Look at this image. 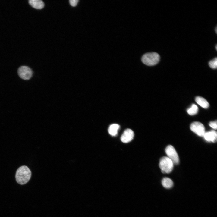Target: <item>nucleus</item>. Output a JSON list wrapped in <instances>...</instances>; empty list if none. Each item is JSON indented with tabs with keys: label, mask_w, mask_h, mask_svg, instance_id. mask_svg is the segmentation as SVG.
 I'll list each match as a JSON object with an SVG mask.
<instances>
[{
	"label": "nucleus",
	"mask_w": 217,
	"mask_h": 217,
	"mask_svg": "<svg viewBox=\"0 0 217 217\" xmlns=\"http://www.w3.org/2000/svg\"><path fill=\"white\" fill-rule=\"evenodd\" d=\"M31 175V171L28 167L23 165L20 167L17 170L15 178L17 182L19 184L23 185L28 182Z\"/></svg>",
	"instance_id": "1"
},
{
	"label": "nucleus",
	"mask_w": 217,
	"mask_h": 217,
	"mask_svg": "<svg viewBox=\"0 0 217 217\" xmlns=\"http://www.w3.org/2000/svg\"><path fill=\"white\" fill-rule=\"evenodd\" d=\"M160 59L159 55L155 52L146 53L142 56L141 61L146 65L152 66L156 65Z\"/></svg>",
	"instance_id": "2"
},
{
	"label": "nucleus",
	"mask_w": 217,
	"mask_h": 217,
	"mask_svg": "<svg viewBox=\"0 0 217 217\" xmlns=\"http://www.w3.org/2000/svg\"><path fill=\"white\" fill-rule=\"evenodd\" d=\"M173 165L172 162L168 157L164 156L160 159L159 165L163 173L171 172L173 170Z\"/></svg>",
	"instance_id": "3"
},
{
	"label": "nucleus",
	"mask_w": 217,
	"mask_h": 217,
	"mask_svg": "<svg viewBox=\"0 0 217 217\" xmlns=\"http://www.w3.org/2000/svg\"><path fill=\"white\" fill-rule=\"evenodd\" d=\"M165 153L169 158L175 165L178 164L179 162L177 153L174 148L171 145H168L165 149Z\"/></svg>",
	"instance_id": "4"
},
{
	"label": "nucleus",
	"mask_w": 217,
	"mask_h": 217,
	"mask_svg": "<svg viewBox=\"0 0 217 217\" xmlns=\"http://www.w3.org/2000/svg\"><path fill=\"white\" fill-rule=\"evenodd\" d=\"M19 76L24 80H28L32 76L33 72L31 69L28 67L22 66L20 67L18 70Z\"/></svg>",
	"instance_id": "5"
},
{
	"label": "nucleus",
	"mask_w": 217,
	"mask_h": 217,
	"mask_svg": "<svg viewBox=\"0 0 217 217\" xmlns=\"http://www.w3.org/2000/svg\"><path fill=\"white\" fill-rule=\"evenodd\" d=\"M191 130L199 136H203L205 133V129L203 125L201 123L195 121L190 125Z\"/></svg>",
	"instance_id": "6"
},
{
	"label": "nucleus",
	"mask_w": 217,
	"mask_h": 217,
	"mask_svg": "<svg viewBox=\"0 0 217 217\" xmlns=\"http://www.w3.org/2000/svg\"><path fill=\"white\" fill-rule=\"evenodd\" d=\"M134 136L133 131L130 129H127L124 131L122 134L121 140L123 143H127L133 139Z\"/></svg>",
	"instance_id": "7"
},
{
	"label": "nucleus",
	"mask_w": 217,
	"mask_h": 217,
	"mask_svg": "<svg viewBox=\"0 0 217 217\" xmlns=\"http://www.w3.org/2000/svg\"><path fill=\"white\" fill-rule=\"evenodd\" d=\"M203 137L208 142L215 143L217 141V132L214 130L205 132Z\"/></svg>",
	"instance_id": "8"
},
{
	"label": "nucleus",
	"mask_w": 217,
	"mask_h": 217,
	"mask_svg": "<svg viewBox=\"0 0 217 217\" xmlns=\"http://www.w3.org/2000/svg\"><path fill=\"white\" fill-rule=\"evenodd\" d=\"M29 3L33 8L38 9H42L44 6V2L41 0H29Z\"/></svg>",
	"instance_id": "9"
},
{
	"label": "nucleus",
	"mask_w": 217,
	"mask_h": 217,
	"mask_svg": "<svg viewBox=\"0 0 217 217\" xmlns=\"http://www.w3.org/2000/svg\"><path fill=\"white\" fill-rule=\"evenodd\" d=\"M195 100L197 104L203 108H207L209 106V104L208 101L202 97L197 96L196 97Z\"/></svg>",
	"instance_id": "10"
},
{
	"label": "nucleus",
	"mask_w": 217,
	"mask_h": 217,
	"mask_svg": "<svg viewBox=\"0 0 217 217\" xmlns=\"http://www.w3.org/2000/svg\"><path fill=\"white\" fill-rule=\"evenodd\" d=\"M120 127V126L117 124H112L108 128V133L112 136H115L118 133V131Z\"/></svg>",
	"instance_id": "11"
},
{
	"label": "nucleus",
	"mask_w": 217,
	"mask_h": 217,
	"mask_svg": "<svg viewBox=\"0 0 217 217\" xmlns=\"http://www.w3.org/2000/svg\"><path fill=\"white\" fill-rule=\"evenodd\" d=\"M162 184L165 188L168 189L171 188L173 185L172 181L170 178L167 177L164 178L162 179Z\"/></svg>",
	"instance_id": "12"
},
{
	"label": "nucleus",
	"mask_w": 217,
	"mask_h": 217,
	"mask_svg": "<svg viewBox=\"0 0 217 217\" xmlns=\"http://www.w3.org/2000/svg\"><path fill=\"white\" fill-rule=\"evenodd\" d=\"M198 111V107L195 104H193L191 107L187 109V112L190 115H193L196 114Z\"/></svg>",
	"instance_id": "13"
},
{
	"label": "nucleus",
	"mask_w": 217,
	"mask_h": 217,
	"mask_svg": "<svg viewBox=\"0 0 217 217\" xmlns=\"http://www.w3.org/2000/svg\"><path fill=\"white\" fill-rule=\"evenodd\" d=\"M209 67L215 69L217 67V58L215 57L213 60L210 61L209 62Z\"/></svg>",
	"instance_id": "14"
},
{
	"label": "nucleus",
	"mask_w": 217,
	"mask_h": 217,
	"mask_svg": "<svg viewBox=\"0 0 217 217\" xmlns=\"http://www.w3.org/2000/svg\"><path fill=\"white\" fill-rule=\"evenodd\" d=\"M209 126L212 128L216 129L217 128V121H211L209 123Z\"/></svg>",
	"instance_id": "15"
},
{
	"label": "nucleus",
	"mask_w": 217,
	"mask_h": 217,
	"mask_svg": "<svg viewBox=\"0 0 217 217\" xmlns=\"http://www.w3.org/2000/svg\"><path fill=\"white\" fill-rule=\"evenodd\" d=\"M78 1V0H70L69 3L71 6L74 7L77 5Z\"/></svg>",
	"instance_id": "16"
},
{
	"label": "nucleus",
	"mask_w": 217,
	"mask_h": 217,
	"mask_svg": "<svg viewBox=\"0 0 217 217\" xmlns=\"http://www.w3.org/2000/svg\"><path fill=\"white\" fill-rule=\"evenodd\" d=\"M217 27H216V28H215V32H216V33H217Z\"/></svg>",
	"instance_id": "17"
},
{
	"label": "nucleus",
	"mask_w": 217,
	"mask_h": 217,
	"mask_svg": "<svg viewBox=\"0 0 217 217\" xmlns=\"http://www.w3.org/2000/svg\"><path fill=\"white\" fill-rule=\"evenodd\" d=\"M217 45H216L215 46V49H216V50H217Z\"/></svg>",
	"instance_id": "18"
}]
</instances>
